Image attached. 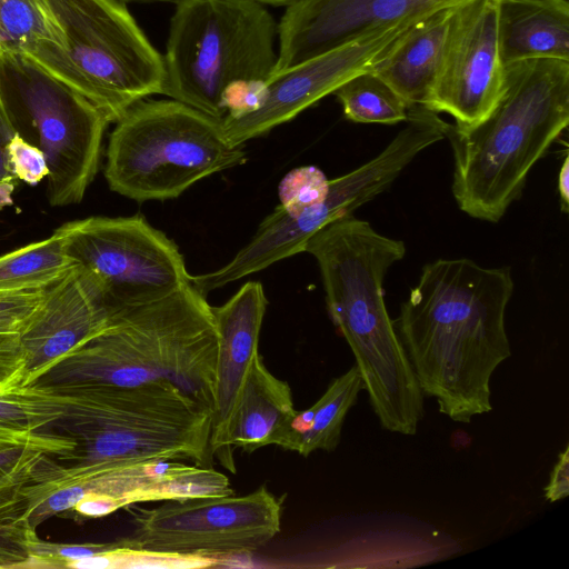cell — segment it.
Segmentation results:
<instances>
[{
	"label": "cell",
	"instance_id": "1",
	"mask_svg": "<svg viewBox=\"0 0 569 569\" xmlns=\"http://www.w3.org/2000/svg\"><path fill=\"white\" fill-rule=\"evenodd\" d=\"M513 287L510 268L438 259L392 320L423 395L456 422L492 410L491 376L511 356L505 316Z\"/></svg>",
	"mask_w": 569,
	"mask_h": 569
},
{
	"label": "cell",
	"instance_id": "2",
	"mask_svg": "<svg viewBox=\"0 0 569 569\" xmlns=\"http://www.w3.org/2000/svg\"><path fill=\"white\" fill-rule=\"evenodd\" d=\"M218 341L212 306L189 281L162 299L111 315L34 385L70 396L163 380L212 410Z\"/></svg>",
	"mask_w": 569,
	"mask_h": 569
},
{
	"label": "cell",
	"instance_id": "3",
	"mask_svg": "<svg viewBox=\"0 0 569 569\" xmlns=\"http://www.w3.org/2000/svg\"><path fill=\"white\" fill-rule=\"evenodd\" d=\"M569 123V61L536 58L505 66L491 111L470 127L449 124L452 193L468 216L498 222L533 164Z\"/></svg>",
	"mask_w": 569,
	"mask_h": 569
},
{
	"label": "cell",
	"instance_id": "4",
	"mask_svg": "<svg viewBox=\"0 0 569 569\" xmlns=\"http://www.w3.org/2000/svg\"><path fill=\"white\" fill-rule=\"evenodd\" d=\"M63 398V413L42 432L74 442L69 452L52 457L64 470L154 460L212 467V410L171 382L97 386Z\"/></svg>",
	"mask_w": 569,
	"mask_h": 569
},
{
	"label": "cell",
	"instance_id": "5",
	"mask_svg": "<svg viewBox=\"0 0 569 569\" xmlns=\"http://www.w3.org/2000/svg\"><path fill=\"white\" fill-rule=\"evenodd\" d=\"M277 39L274 18L252 0H179L161 94L222 119L232 94L270 78Z\"/></svg>",
	"mask_w": 569,
	"mask_h": 569
},
{
	"label": "cell",
	"instance_id": "6",
	"mask_svg": "<svg viewBox=\"0 0 569 569\" xmlns=\"http://www.w3.org/2000/svg\"><path fill=\"white\" fill-rule=\"evenodd\" d=\"M246 159L243 146L227 139L221 119L173 99H142L116 121L104 177L123 197L166 200Z\"/></svg>",
	"mask_w": 569,
	"mask_h": 569
},
{
	"label": "cell",
	"instance_id": "7",
	"mask_svg": "<svg viewBox=\"0 0 569 569\" xmlns=\"http://www.w3.org/2000/svg\"><path fill=\"white\" fill-rule=\"evenodd\" d=\"M0 108L13 134L44 153L49 203H79L98 171L110 123L101 110L26 54L11 51H0Z\"/></svg>",
	"mask_w": 569,
	"mask_h": 569
},
{
	"label": "cell",
	"instance_id": "8",
	"mask_svg": "<svg viewBox=\"0 0 569 569\" xmlns=\"http://www.w3.org/2000/svg\"><path fill=\"white\" fill-rule=\"evenodd\" d=\"M447 122L422 106L408 109L406 126L375 158L330 180L326 199L298 216L278 206L259 224L252 239L216 271L191 276L190 283L207 296L277 261L305 252L308 240L330 222L383 192L426 148L446 138Z\"/></svg>",
	"mask_w": 569,
	"mask_h": 569
},
{
	"label": "cell",
	"instance_id": "9",
	"mask_svg": "<svg viewBox=\"0 0 569 569\" xmlns=\"http://www.w3.org/2000/svg\"><path fill=\"white\" fill-rule=\"evenodd\" d=\"M63 31L77 90L109 122L134 103L161 94L163 57L122 0H47Z\"/></svg>",
	"mask_w": 569,
	"mask_h": 569
},
{
	"label": "cell",
	"instance_id": "10",
	"mask_svg": "<svg viewBox=\"0 0 569 569\" xmlns=\"http://www.w3.org/2000/svg\"><path fill=\"white\" fill-rule=\"evenodd\" d=\"M26 493L29 520L37 528L44 520L68 511L97 518L143 502L227 496L233 490L228 477L212 467L179 460L73 472L44 455L33 470Z\"/></svg>",
	"mask_w": 569,
	"mask_h": 569
},
{
	"label": "cell",
	"instance_id": "11",
	"mask_svg": "<svg viewBox=\"0 0 569 569\" xmlns=\"http://www.w3.org/2000/svg\"><path fill=\"white\" fill-rule=\"evenodd\" d=\"M54 232L100 287L109 317L162 299L190 281L178 246L142 216L89 217Z\"/></svg>",
	"mask_w": 569,
	"mask_h": 569
},
{
	"label": "cell",
	"instance_id": "12",
	"mask_svg": "<svg viewBox=\"0 0 569 569\" xmlns=\"http://www.w3.org/2000/svg\"><path fill=\"white\" fill-rule=\"evenodd\" d=\"M282 500L266 487L244 496L167 501L156 508L130 506L134 523L126 543L142 552L217 559L250 555L280 531Z\"/></svg>",
	"mask_w": 569,
	"mask_h": 569
},
{
	"label": "cell",
	"instance_id": "13",
	"mask_svg": "<svg viewBox=\"0 0 569 569\" xmlns=\"http://www.w3.org/2000/svg\"><path fill=\"white\" fill-rule=\"evenodd\" d=\"M425 16L381 26L272 74L261 87L260 103L254 111L239 118L221 119L227 139L232 144L243 146L249 139L292 120L355 74L370 69L406 30Z\"/></svg>",
	"mask_w": 569,
	"mask_h": 569
},
{
	"label": "cell",
	"instance_id": "14",
	"mask_svg": "<svg viewBox=\"0 0 569 569\" xmlns=\"http://www.w3.org/2000/svg\"><path fill=\"white\" fill-rule=\"evenodd\" d=\"M498 0H466L453 7L439 73L423 106L450 114L456 126L481 121L505 81L497 23Z\"/></svg>",
	"mask_w": 569,
	"mask_h": 569
},
{
	"label": "cell",
	"instance_id": "15",
	"mask_svg": "<svg viewBox=\"0 0 569 569\" xmlns=\"http://www.w3.org/2000/svg\"><path fill=\"white\" fill-rule=\"evenodd\" d=\"M466 0H299L278 24L279 72L381 26Z\"/></svg>",
	"mask_w": 569,
	"mask_h": 569
},
{
	"label": "cell",
	"instance_id": "16",
	"mask_svg": "<svg viewBox=\"0 0 569 569\" xmlns=\"http://www.w3.org/2000/svg\"><path fill=\"white\" fill-rule=\"evenodd\" d=\"M108 320L100 287L76 263L46 287L39 309L20 332L21 386L36 383L58 360L100 332Z\"/></svg>",
	"mask_w": 569,
	"mask_h": 569
},
{
	"label": "cell",
	"instance_id": "17",
	"mask_svg": "<svg viewBox=\"0 0 569 569\" xmlns=\"http://www.w3.org/2000/svg\"><path fill=\"white\" fill-rule=\"evenodd\" d=\"M263 287L248 281L222 306L212 307L218 331L214 401L210 452L219 465L236 472L230 433L237 406L258 352L267 309Z\"/></svg>",
	"mask_w": 569,
	"mask_h": 569
},
{
	"label": "cell",
	"instance_id": "18",
	"mask_svg": "<svg viewBox=\"0 0 569 569\" xmlns=\"http://www.w3.org/2000/svg\"><path fill=\"white\" fill-rule=\"evenodd\" d=\"M453 7L438 9L416 21L370 68L409 107H423L432 91Z\"/></svg>",
	"mask_w": 569,
	"mask_h": 569
},
{
	"label": "cell",
	"instance_id": "19",
	"mask_svg": "<svg viewBox=\"0 0 569 569\" xmlns=\"http://www.w3.org/2000/svg\"><path fill=\"white\" fill-rule=\"evenodd\" d=\"M497 23L505 66L536 58L569 61L566 0H498Z\"/></svg>",
	"mask_w": 569,
	"mask_h": 569
},
{
	"label": "cell",
	"instance_id": "20",
	"mask_svg": "<svg viewBox=\"0 0 569 569\" xmlns=\"http://www.w3.org/2000/svg\"><path fill=\"white\" fill-rule=\"evenodd\" d=\"M296 412L289 385L273 376L258 355L234 412L232 448L250 453L270 445L282 447Z\"/></svg>",
	"mask_w": 569,
	"mask_h": 569
},
{
	"label": "cell",
	"instance_id": "21",
	"mask_svg": "<svg viewBox=\"0 0 569 569\" xmlns=\"http://www.w3.org/2000/svg\"><path fill=\"white\" fill-rule=\"evenodd\" d=\"M0 51L21 52L72 86L64 34L47 0H0Z\"/></svg>",
	"mask_w": 569,
	"mask_h": 569
},
{
	"label": "cell",
	"instance_id": "22",
	"mask_svg": "<svg viewBox=\"0 0 569 569\" xmlns=\"http://www.w3.org/2000/svg\"><path fill=\"white\" fill-rule=\"evenodd\" d=\"M363 383L356 365L336 378L308 409L297 411L281 448L308 457L316 450L337 448L345 418L357 402Z\"/></svg>",
	"mask_w": 569,
	"mask_h": 569
},
{
	"label": "cell",
	"instance_id": "23",
	"mask_svg": "<svg viewBox=\"0 0 569 569\" xmlns=\"http://www.w3.org/2000/svg\"><path fill=\"white\" fill-rule=\"evenodd\" d=\"M74 264L53 231L47 239L0 256V291L46 288Z\"/></svg>",
	"mask_w": 569,
	"mask_h": 569
},
{
	"label": "cell",
	"instance_id": "24",
	"mask_svg": "<svg viewBox=\"0 0 569 569\" xmlns=\"http://www.w3.org/2000/svg\"><path fill=\"white\" fill-rule=\"evenodd\" d=\"M333 94L353 122L396 124L408 116L407 102L370 69L348 79Z\"/></svg>",
	"mask_w": 569,
	"mask_h": 569
},
{
	"label": "cell",
	"instance_id": "25",
	"mask_svg": "<svg viewBox=\"0 0 569 569\" xmlns=\"http://www.w3.org/2000/svg\"><path fill=\"white\" fill-rule=\"evenodd\" d=\"M63 410V396L38 385L0 390V429L42 432Z\"/></svg>",
	"mask_w": 569,
	"mask_h": 569
},
{
	"label": "cell",
	"instance_id": "26",
	"mask_svg": "<svg viewBox=\"0 0 569 569\" xmlns=\"http://www.w3.org/2000/svg\"><path fill=\"white\" fill-rule=\"evenodd\" d=\"M26 487L0 491V568L32 567L38 536L29 520Z\"/></svg>",
	"mask_w": 569,
	"mask_h": 569
},
{
	"label": "cell",
	"instance_id": "27",
	"mask_svg": "<svg viewBox=\"0 0 569 569\" xmlns=\"http://www.w3.org/2000/svg\"><path fill=\"white\" fill-rule=\"evenodd\" d=\"M330 180L315 166H302L289 171L280 181V207L289 216L321 203L329 191Z\"/></svg>",
	"mask_w": 569,
	"mask_h": 569
},
{
	"label": "cell",
	"instance_id": "28",
	"mask_svg": "<svg viewBox=\"0 0 569 569\" xmlns=\"http://www.w3.org/2000/svg\"><path fill=\"white\" fill-rule=\"evenodd\" d=\"M2 152L6 170L14 178L31 186L47 178L49 169L44 153L20 136H12Z\"/></svg>",
	"mask_w": 569,
	"mask_h": 569
},
{
	"label": "cell",
	"instance_id": "29",
	"mask_svg": "<svg viewBox=\"0 0 569 569\" xmlns=\"http://www.w3.org/2000/svg\"><path fill=\"white\" fill-rule=\"evenodd\" d=\"M44 290L0 291V328L21 332L39 309Z\"/></svg>",
	"mask_w": 569,
	"mask_h": 569
},
{
	"label": "cell",
	"instance_id": "30",
	"mask_svg": "<svg viewBox=\"0 0 569 569\" xmlns=\"http://www.w3.org/2000/svg\"><path fill=\"white\" fill-rule=\"evenodd\" d=\"M23 365L20 332L0 328V390L21 386Z\"/></svg>",
	"mask_w": 569,
	"mask_h": 569
},
{
	"label": "cell",
	"instance_id": "31",
	"mask_svg": "<svg viewBox=\"0 0 569 569\" xmlns=\"http://www.w3.org/2000/svg\"><path fill=\"white\" fill-rule=\"evenodd\" d=\"M569 495V446L558 456L548 485L545 488V497L548 501L555 502Z\"/></svg>",
	"mask_w": 569,
	"mask_h": 569
},
{
	"label": "cell",
	"instance_id": "32",
	"mask_svg": "<svg viewBox=\"0 0 569 569\" xmlns=\"http://www.w3.org/2000/svg\"><path fill=\"white\" fill-rule=\"evenodd\" d=\"M558 192L566 211L569 203V156L566 153L558 173Z\"/></svg>",
	"mask_w": 569,
	"mask_h": 569
},
{
	"label": "cell",
	"instance_id": "33",
	"mask_svg": "<svg viewBox=\"0 0 569 569\" xmlns=\"http://www.w3.org/2000/svg\"><path fill=\"white\" fill-rule=\"evenodd\" d=\"M13 176L0 178V210L12 204V193L14 190Z\"/></svg>",
	"mask_w": 569,
	"mask_h": 569
},
{
	"label": "cell",
	"instance_id": "34",
	"mask_svg": "<svg viewBox=\"0 0 569 569\" xmlns=\"http://www.w3.org/2000/svg\"><path fill=\"white\" fill-rule=\"evenodd\" d=\"M14 136L12 130L10 129L6 117L0 108V160L3 162V147L9 141V139ZM6 168V167H4Z\"/></svg>",
	"mask_w": 569,
	"mask_h": 569
},
{
	"label": "cell",
	"instance_id": "35",
	"mask_svg": "<svg viewBox=\"0 0 569 569\" xmlns=\"http://www.w3.org/2000/svg\"><path fill=\"white\" fill-rule=\"evenodd\" d=\"M254 2H258L260 4H269V6H276V7H290L298 2L299 0H252Z\"/></svg>",
	"mask_w": 569,
	"mask_h": 569
},
{
	"label": "cell",
	"instance_id": "36",
	"mask_svg": "<svg viewBox=\"0 0 569 569\" xmlns=\"http://www.w3.org/2000/svg\"><path fill=\"white\" fill-rule=\"evenodd\" d=\"M123 2H137V1H142V2H170V3H177L179 0H122Z\"/></svg>",
	"mask_w": 569,
	"mask_h": 569
}]
</instances>
